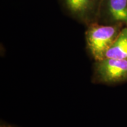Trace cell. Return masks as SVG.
<instances>
[{
    "mask_svg": "<svg viewBox=\"0 0 127 127\" xmlns=\"http://www.w3.org/2000/svg\"><path fill=\"white\" fill-rule=\"evenodd\" d=\"M101 0H59L64 11L72 18L88 24L98 19Z\"/></svg>",
    "mask_w": 127,
    "mask_h": 127,
    "instance_id": "cell-2",
    "label": "cell"
},
{
    "mask_svg": "<svg viewBox=\"0 0 127 127\" xmlns=\"http://www.w3.org/2000/svg\"><path fill=\"white\" fill-rule=\"evenodd\" d=\"M121 30L118 25H101L96 22L88 24L85 32L87 47L95 61L105 58Z\"/></svg>",
    "mask_w": 127,
    "mask_h": 127,
    "instance_id": "cell-1",
    "label": "cell"
},
{
    "mask_svg": "<svg viewBox=\"0 0 127 127\" xmlns=\"http://www.w3.org/2000/svg\"><path fill=\"white\" fill-rule=\"evenodd\" d=\"M127 25V0H101L98 19Z\"/></svg>",
    "mask_w": 127,
    "mask_h": 127,
    "instance_id": "cell-4",
    "label": "cell"
},
{
    "mask_svg": "<svg viewBox=\"0 0 127 127\" xmlns=\"http://www.w3.org/2000/svg\"><path fill=\"white\" fill-rule=\"evenodd\" d=\"M0 127H15L14 126H12L11 125H7V124H1Z\"/></svg>",
    "mask_w": 127,
    "mask_h": 127,
    "instance_id": "cell-6",
    "label": "cell"
},
{
    "mask_svg": "<svg viewBox=\"0 0 127 127\" xmlns=\"http://www.w3.org/2000/svg\"><path fill=\"white\" fill-rule=\"evenodd\" d=\"M95 74L100 81L117 83L127 80V60L105 58L96 61Z\"/></svg>",
    "mask_w": 127,
    "mask_h": 127,
    "instance_id": "cell-3",
    "label": "cell"
},
{
    "mask_svg": "<svg viewBox=\"0 0 127 127\" xmlns=\"http://www.w3.org/2000/svg\"><path fill=\"white\" fill-rule=\"evenodd\" d=\"M105 58L127 60V28L121 30L117 39L108 50Z\"/></svg>",
    "mask_w": 127,
    "mask_h": 127,
    "instance_id": "cell-5",
    "label": "cell"
}]
</instances>
